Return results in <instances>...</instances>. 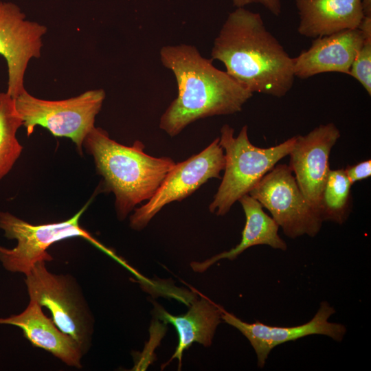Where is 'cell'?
<instances>
[{
    "label": "cell",
    "instance_id": "6da1fadb",
    "mask_svg": "<svg viewBox=\"0 0 371 371\" xmlns=\"http://www.w3.org/2000/svg\"><path fill=\"white\" fill-rule=\"evenodd\" d=\"M211 56L252 93L282 98L293 87V58L258 12L245 8L230 12L214 41Z\"/></svg>",
    "mask_w": 371,
    "mask_h": 371
},
{
    "label": "cell",
    "instance_id": "7a4b0ae2",
    "mask_svg": "<svg viewBox=\"0 0 371 371\" xmlns=\"http://www.w3.org/2000/svg\"><path fill=\"white\" fill-rule=\"evenodd\" d=\"M159 54L163 65L173 73L178 88L177 97L159 122V128L170 137L199 119L240 112L253 96L193 45L164 46Z\"/></svg>",
    "mask_w": 371,
    "mask_h": 371
},
{
    "label": "cell",
    "instance_id": "3957f363",
    "mask_svg": "<svg viewBox=\"0 0 371 371\" xmlns=\"http://www.w3.org/2000/svg\"><path fill=\"white\" fill-rule=\"evenodd\" d=\"M83 147L93 157L96 171L103 178V190L115 195L120 221L154 195L175 164L170 157L146 154L140 141L131 146L122 145L100 127L95 126L87 134Z\"/></svg>",
    "mask_w": 371,
    "mask_h": 371
},
{
    "label": "cell",
    "instance_id": "277c9868",
    "mask_svg": "<svg viewBox=\"0 0 371 371\" xmlns=\"http://www.w3.org/2000/svg\"><path fill=\"white\" fill-rule=\"evenodd\" d=\"M295 142L293 136L277 146L260 148L251 143L247 125L234 137V128L224 124L219 137L225 159L224 175L209 205L210 212L217 216L225 215L279 161L289 155Z\"/></svg>",
    "mask_w": 371,
    "mask_h": 371
},
{
    "label": "cell",
    "instance_id": "5b68a950",
    "mask_svg": "<svg viewBox=\"0 0 371 371\" xmlns=\"http://www.w3.org/2000/svg\"><path fill=\"white\" fill-rule=\"evenodd\" d=\"M89 202L75 215L60 222L32 225L8 212H0V229L4 236L16 240V245L8 249L0 245V262L10 272L27 275L40 261H51L47 249L53 244L71 238H82L120 262L124 261L106 247L80 225V219Z\"/></svg>",
    "mask_w": 371,
    "mask_h": 371
},
{
    "label": "cell",
    "instance_id": "8992f818",
    "mask_svg": "<svg viewBox=\"0 0 371 371\" xmlns=\"http://www.w3.org/2000/svg\"><path fill=\"white\" fill-rule=\"evenodd\" d=\"M104 98L105 92L100 89L60 100L40 99L25 91L14 100L27 136L42 126L55 137L69 138L82 155L83 142L95 127Z\"/></svg>",
    "mask_w": 371,
    "mask_h": 371
},
{
    "label": "cell",
    "instance_id": "52a82bcc",
    "mask_svg": "<svg viewBox=\"0 0 371 371\" xmlns=\"http://www.w3.org/2000/svg\"><path fill=\"white\" fill-rule=\"evenodd\" d=\"M25 283L30 300L48 308L56 326L76 341L83 354L87 352L93 319L75 281L50 272L40 261L25 275Z\"/></svg>",
    "mask_w": 371,
    "mask_h": 371
},
{
    "label": "cell",
    "instance_id": "ba28073f",
    "mask_svg": "<svg viewBox=\"0 0 371 371\" xmlns=\"http://www.w3.org/2000/svg\"><path fill=\"white\" fill-rule=\"evenodd\" d=\"M249 194L267 209L290 238L315 237L323 221L300 190L289 166L276 164Z\"/></svg>",
    "mask_w": 371,
    "mask_h": 371
},
{
    "label": "cell",
    "instance_id": "9c48e42d",
    "mask_svg": "<svg viewBox=\"0 0 371 371\" xmlns=\"http://www.w3.org/2000/svg\"><path fill=\"white\" fill-rule=\"evenodd\" d=\"M225 162L224 151L217 137L199 153L175 163L154 195L134 210L130 227L136 231L143 229L167 204L182 201L210 179H221Z\"/></svg>",
    "mask_w": 371,
    "mask_h": 371
},
{
    "label": "cell",
    "instance_id": "30bf717a",
    "mask_svg": "<svg viewBox=\"0 0 371 371\" xmlns=\"http://www.w3.org/2000/svg\"><path fill=\"white\" fill-rule=\"evenodd\" d=\"M47 27L26 19L20 8L0 1V55L7 64L8 89L13 98L26 91L25 75L30 61L41 55Z\"/></svg>",
    "mask_w": 371,
    "mask_h": 371
},
{
    "label": "cell",
    "instance_id": "8fae6325",
    "mask_svg": "<svg viewBox=\"0 0 371 371\" xmlns=\"http://www.w3.org/2000/svg\"><path fill=\"white\" fill-rule=\"evenodd\" d=\"M340 137V131L334 123L320 124L304 135H295V144L289 154L288 166L302 194L318 214L330 170V154Z\"/></svg>",
    "mask_w": 371,
    "mask_h": 371
},
{
    "label": "cell",
    "instance_id": "7c38bea8",
    "mask_svg": "<svg viewBox=\"0 0 371 371\" xmlns=\"http://www.w3.org/2000/svg\"><path fill=\"white\" fill-rule=\"evenodd\" d=\"M335 312L333 306L328 302L323 301L310 321L289 327L269 326L259 321L247 323L224 309L221 318L247 339L256 355L258 366L262 368L271 351L284 343L313 335H325L334 341H341L346 333V327L344 324L328 321Z\"/></svg>",
    "mask_w": 371,
    "mask_h": 371
},
{
    "label": "cell",
    "instance_id": "4fadbf2b",
    "mask_svg": "<svg viewBox=\"0 0 371 371\" xmlns=\"http://www.w3.org/2000/svg\"><path fill=\"white\" fill-rule=\"evenodd\" d=\"M363 41L359 28L316 38L307 50L293 58L295 77L306 79L326 72L349 74Z\"/></svg>",
    "mask_w": 371,
    "mask_h": 371
},
{
    "label": "cell",
    "instance_id": "5bb4252c",
    "mask_svg": "<svg viewBox=\"0 0 371 371\" xmlns=\"http://www.w3.org/2000/svg\"><path fill=\"white\" fill-rule=\"evenodd\" d=\"M0 324L20 328L32 346L41 348L60 359L67 366L81 368L84 355L72 337L62 332L43 312L42 306L30 300L26 308L19 314L0 317Z\"/></svg>",
    "mask_w": 371,
    "mask_h": 371
},
{
    "label": "cell",
    "instance_id": "9a60e30c",
    "mask_svg": "<svg viewBox=\"0 0 371 371\" xmlns=\"http://www.w3.org/2000/svg\"><path fill=\"white\" fill-rule=\"evenodd\" d=\"M298 33L319 38L359 27L364 14L361 0H295Z\"/></svg>",
    "mask_w": 371,
    "mask_h": 371
},
{
    "label": "cell",
    "instance_id": "2e32d148",
    "mask_svg": "<svg viewBox=\"0 0 371 371\" xmlns=\"http://www.w3.org/2000/svg\"><path fill=\"white\" fill-rule=\"evenodd\" d=\"M223 309L204 297L194 302L188 311L181 315H171L163 307L157 306V317L166 324H171L178 335L177 347L169 361L177 359L180 369L183 352L193 343L210 346L216 328L222 321Z\"/></svg>",
    "mask_w": 371,
    "mask_h": 371
},
{
    "label": "cell",
    "instance_id": "e0dca14e",
    "mask_svg": "<svg viewBox=\"0 0 371 371\" xmlns=\"http://www.w3.org/2000/svg\"><path fill=\"white\" fill-rule=\"evenodd\" d=\"M240 202L245 215V224L240 243L229 251H223L203 262H192L194 271L201 273L222 259L234 260L248 248L260 245L285 251L287 245L279 236V226L267 214L261 203L249 194L242 196Z\"/></svg>",
    "mask_w": 371,
    "mask_h": 371
},
{
    "label": "cell",
    "instance_id": "ac0fdd59",
    "mask_svg": "<svg viewBox=\"0 0 371 371\" xmlns=\"http://www.w3.org/2000/svg\"><path fill=\"white\" fill-rule=\"evenodd\" d=\"M352 186L344 168L330 170L318 210L323 221H346L352 210Z\"/></svg>",
    "mask_w": 371,
    "mask_h": 371
},
{
    "label": "cell",
    "instance_id": "d6986e66",
    "mask_svg": "<svg viewBox=\"0 0 371 371\" xmlns=\"http://www.w3.org/2000/svg\"><path fill=\"white\" fill-rule=\"evenodd\" d=\"M22 120L14 98L6 91L0 92V180L12 168L20 157L23 146L16 134Z\"/></svg>",
    "mask_w": 371,
    "mask_h": 371
},
{
    "label": "cell",
    "instance_id": "ffe728a7",
    "mask_svg": "<svg viewBox=\"0 0 371 371\" xmlns=\"http://www.w3.org/2000/svg\"><path fill=\"white\" fill-rule=\"evenodd\" d=\"M363 41L350 69L349 74L355 78L371 95V17L364 16L358 27Z\"/></svg>",
    "mask_w": 371,
    "mask_h": 371
},
{
    "label": "cell",
    "instance_id": "44dd1931",
    "mask_svg": "<svg viewBox=\"0 0 371 371\" xmlns=\"http://www.w3.org/2000/svg\"><path fill=\"white\" fill-rule=\"evenodd\" d=\"M345 172L352 184L371 176V160L362 161L352 166H348Z\"/></svg>",
    "mask_w": 371,
    "mask_h": 371
},
{
    "label": "cell",
    "instance_id": "7402d4cb",
    "mask_svg": "<svg viewBox=\"0 0 371 371\" xmlns=\"http://www.w3.org/2000/svg\"><path fill=\"white\" fill-rule=\"evenodd\" d=\"M236 8H244L251 3H258L264 6L271 14L278 16L282 13L281 0H232Z\"/></svg>",
    "mask_w": 371,
    "mask_h": 371
},
{
    "label": "cell",
    "instance_id": "603a6c76",
    "mask_svg": "<svg viewBox=\"0 0 371 371\" xmlns=\"http://www.w3.org/2000/svg\"><path fill=\"white\" fill-rule=\"evenodd\" d=\"M364 16L371 17V0H361Z\"/></svg>",
    "mask_w": 371,
    "mask_h": 371
}]
</instances>
